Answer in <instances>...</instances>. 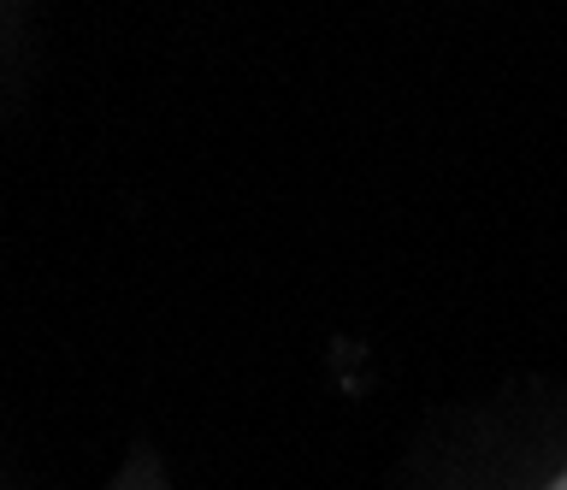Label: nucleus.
Returning a JSON list of instances; mask_svg holds the SVG:
<instances>
[{"label":"nucleus","mask_w":567,"mask_h":490,"mask_svg":"<svg viewBox=\"0 0 567 490\" xmlns=\"http://www.w3.org/2000/svg\"><path fill=\"white\" fill-rule=\"evenodd\" d=\"M544 490H567V472H561V479H556V484H544Z\"/></svg>","instance_id":"f257e3e1"}]
</instances>
